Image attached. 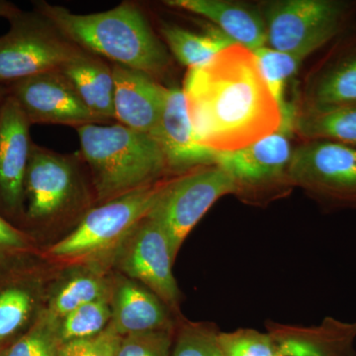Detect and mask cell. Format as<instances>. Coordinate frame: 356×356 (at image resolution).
<instances>
[{
	"mask_svg": "<svg viewBox=\"0 0 356 356\" xmlns=\"http://www.w3.org/2000/svg\"><path fill=\"white\" fill-rule=\"evenodd\" d=\"M184 93L199 144L215 153L250 146L282 126V113L254 53L234 44L188 70Z\"/></svg>",
	"mask_w": 356,
	"mask_h": 356,
	"instance_id": "cell-1",
	"label": "cell"
},
{
	"mask_svg": "<svg viewBox=\"0 0 356 356\" xmlns=\"http://www.w3.org/2000/svg\"><path fill=\"white\" fill-rule=\"evenodd\" d=\"M33 6L72 44L111 64L139 70L156 81L170 67L165 44L134 2L89 14L74 13L47 1H35Z\"/></svg>",
	"mask_w": 356,
	"mask_h": 356,
	"instance_id": "cell-2",
	"label": "cell"
},
{
	"mask_svg": "<svg viewBox=\"0 0 356 356\" xmlns=\"http://www.w3.org/2000/svg\"><path fill=\"white\" fill-rule=\"evenodd\" d=\"M76 130L98 205L156 184L168 170L163 149L151 136L118 123Z\"/></svg>",
	"mask_w": 356,
	"mask_h": 356,
	"instance_id": "cell-3",
	"label": "cell"
},
{
	"mask_svg": "<svg viewBox=\"0 0 356 356\" xmlns=\"http://www.w3.org/2000/svg\"><path fill=\"white\" fill-rule=\"evenodd\" d=\"M166 181L138 189L88 210L72 233L50 248V254L64 261L102 254L125 242L147 217Z\"/></svg>",
	"mask_w": 356,
	"mask_h": 356,
	"instance_id": "cell-4",
	"label": "cell"
},
{
	"mask_svg": "<svg viewBox=\"0 0 356 356\" xmlns=\"http://www.w3.org/2000/svg\"><path fill=\"white\" fill-rule=\"evenodd\" d=\"M353 4L339 0H285L266 10L267 47L304 60L343 34Z\"/></svg>",
	"mask_w": 356,
	"mask_h": 356,
	"instance_id": "cell-5",
	"label": "cell"
},
{
	"mask_svg": "<svg viewBox=\"0 0 356 356\" xmlns=\"http://www.w3.org/2000/svg\"><path fill=\"white\" fill-rule=\"evenodd\" d=\"M0 36V86L62 69L81 53L38 11H22L8 20Z\"/></svg>",
	"mask_w": 356,
	"mask_h": 356,
	"instance_id": "cell-6",
	"label": "cell"
},
{
	"mask_svg": "<svg viewBox=\"0 0 356 356\" xmlns=\"http://www.w3.org/2000/svg\"><path fill=\"white\" fill-rule=\"evenodd\" d=\"M238 189L233 177L222 168H204L166 180L147 217L165 231L173 257L186 236L218 199Z\"/></svg>",
	"mask_w": 356,
	"mask_h": 356,
	"instance_id": "cell-7",
	"label": "cell"
},
{
	"mask_svg": "<svg viewBox=\"0 0 356 356\" xmlns=\"http://www.w3.org/2000/svg\"><path fill=\"white\" fill-rule=\"evenodd\" d=\"M83 163L81 154H60L33 143L25 179L28 220L51 221L81 204Z\"/></svg>",
	"mask_w": 356,
	"mask_h": 356,
	"instance_id": "cell-8",
	"label": "cell"
},
{
	"mask_svg": "<svg viewBox=\"0 0 356 356\" xmlns=\"http://www.w3.org/2000/svg\"><path fill=\"white\" fill-rule=\"evenodd\" d=\"M288 175L332 205L356 207V147L310 140L293 151Z\"/></svg>",
	"mask_w": 356,
	"mask_h": 356,
	"instance_id": "cell-9",
	"label": "cell"
},
{
	"mask_svg": "<svg viewBox=\"0 0 356 356\" xmlns=\"http://www.w3.org/2000/svg\"><path fill=\"white\" fill-rule=\"evenodd\" d=\"M6 88L31 125L47 124L77 129L102 123L89 111L60 70L21 79Z\"/></svg>",
	"mask_w": 356,
	"mask_h": 356,
	"instance_id": "cell-10",
	"label": "cell"
},
{
	"mask_svg": "<svg viewBox=\"0 0 356 356\" xmlns=\"http://www.w3.org/2000/svg\"><path fill=\"white\" fill-rule=\"evenodd\" d=\"M119 259L118 266L130 280L146 285L163 303L177 306L179 290L172 273L175 261L170 241L159 222L146 217L136 227Z\"/></svg>",
	"mask_w": 356,
	"mask_h": 356,
	"instance_id": "cell-11",
	"label": "cell"
},
{
	"mask_svg": "<svg viewBox=\"0 0 356 356\" xmlns=\"http://www.w3.org/2000/svg\"><path fill=\"white\" fill-rule=\"evenodd\" d=\"M30 127L19 105L7 95L0 103V206L10 215L24 212Z\"/></svg>",
	"mask_w": 356,
	"mask_h": 356,
	"instance_id": "cell-12",
	"label": "cell"
},
{
	"mask_svg": "<svg viewBox=\"0 0 356 356\" xmlns=\"http://www.w3.org/2000/svg\"><path fill=\"white\" fill-rule=\"evenodd\" d=\"M111 65L115 120L124 127L154 138L163 114L168 88L145 72Z\"/></svg>",
	"mask_w": 356,
	"mask_h": 356,
	"instance_id": "cell-13",
	"label": "cell"
},
{
	"mask_svg": "<svg viewBox=\"0 0 356 356\" xmlns=\"http://www.w3.org/2000/svg\"><path fill=\"white\" fill-rule=\"evenodd\" d=\"M154 139L165 154L168 170H187L214 163L217 153L196 139L182 89H166L165 106Z\"/></svg>",
	"mask_w": 356,
	"mask_h": 356,
	"instance_id": "cell-14",
	"label": "cell"
},
{
	"mask_svg": "<svg viewBox=\"0 0 356 356\" xmlns=\"http://www.w3.org/2000/svg\"><path fill=\"white\" fill-rule=\"evenodd\" d=\"M289 135L290 131L280 129L243 149L217 153L214 165L228 172L238 184L269 181L289 165L293 154Z\"/></svg>",
	"mask_w": 356,
	"mask_h": 356,
	"instance_id": "cell-15",
	"label": "cell"
},
{
	"mask_svg": "<svg viewBox=\"0 0 356 356\" xmlns=\"http://www.w3.org/2000/svg\"><path fill=\"white\" fill-rule=\"evenodd\" d=\"M110 306L109 327L122 337L172 330L163 302L130 278L116 280L110 294Z\"/></svg>",
	"mask_w": 356,
	"mask_h": 356,
	"instance_id": "cell-16",
	"label": "cell"
},
{
	"mask_svg": "<svg viewBox=\"0 0 356 356\" xmlns=\"http://www.w3.org/2000/svg\"><path fill=\"white\" fill-rule=\"evenodd\" d=\"M165 3L212 21L235 44L254 51L267 44L266 22L259 13L221 0H168Z\"/></svg>",
	"mask_w": 356,
	"mask_h": 356,
	"instance_id": "cell-17",
	"label": "cell"
},
{
	"mask_svg": "<svg viewBox=\"0 0 356 356\" xmlns=\"http://www.w3.org/2000/svg\"><path fill=\"white\" fill-rule=\"evenodd\" d=\"M278 356H355L356 324L327 318L310 330L271 332Z\"/></svg>",
	"mask_w": 356,
	"mask_h": 356,
	"instance_id": "cell-18",
	"label": "cell"
},
{
	"mask_svg": "<svg viewBox=\"0 0 356 356\" xmlns=\"http://www.w3.org/2000/svg\"><path fill=\"white\" fill-rule=\"evenodd\" d=\"M89 111L102 123L114 119V79L111 63L86 51L60 70Z\"/></svg>",
	"mask_w": 356,
	"mask_h": 356,
	"instance_id": "cell-19",
	"label": "cell"
},
{
	"mask_svg": "<svg viewBox=\"0 0 356 356\" xmlns=\"http://www.w3.org/2000/svg\"><path fill=\"white\" fill-rule=\"evenodd\" d=\"M350 106H356V36L325 65L312 92V109Z\"/></svg>",
	"mask_w": 356,
	"mask_h": 356,
	"instance_id": "cell-20",
	"label": "cell"
},
{
	"mask_svg": "<svg viewBox=\"0 0 356 356\" xmlns=\"http://www.w3.org/2000/svg\"><path fill=\"white\" fill-rule=\"evenodd\" d=\"M161 32L172 55L188 70L209 64L218 54L235 44L218 29L197 34L179 26L165 24Z\"/></svg>",
	"mask_w": 356,
	"mask_h": 356,
	"instance_id": "cell-21",
	"label": "cell"
},
{
	"mask_svg": "<svg viewBox=\"0 0 356 356\" xmlns=\"http://www.w3.org/2000/svg\"><path fill=\"white\" fill-rule=\"evenodd\" d=\"M294 128L311 140H330L356 147V106L308 110Z\"/></svg>",
	"mask_w": 356,
	"mask_h": 356,
	"instance_id": "cell-22",
	"label": "cell"
},
{
	"mask_svg": "<svg viewBox=\"0 0 356 356\" xmlns=\"http://www.w3.org/2000/svg\"><path fill=\"white\" fill-rule=\"evenodd\" d=\"M254 53L261 76L266 81L274 99L280 105L282 113V125H293L296 119L294 109L284 99V89L288 79L294 76L304 58L293 54L262 47Z\"/></svg>",
	"mask_w": 356,
	"mask_h": 356,
	"instance_id": "cell-23",
	"label": "cell"
},
{
	"mask_svg": "<svg viewBox=\"0 0 356 356\" xmlns=\"http://www.w3.org/2000/svg\"><path fill=\"white\" fill-rule=\"evenodd\" d=\"M111 290L106 281L95 274H81L65 281L51 300L48 311L62 320L70 312L98 300L109 299Z\"/></svg>",
	"mask_w": 356,
	"mask_h": 356,
	"instance_id": "cell-24",
	"label": "cell"
},
{
	"mask_svg": "<svg viewBox=\"0 0 356 356\" xmlns=\"http://www.w3.org/2000/svg\"><path fill=\"white\" fill-rule=\"evenodd\" d=\"M36 305V292L24 283H14L0 290V346L24 329Z\"/></svg>",
	"mask_w": 356,
	"mask_h": 356,
	"instance_id": "cell-25",
	"label": "cell"
},
{
	"mask_svg": "<svg viewBox=\"0 0 356 356\" xmlns=\"http://www.w3.org/2000/svg\"><path fill=\"white\" fill-rule=\"evenodd\" d=\"M58 325L60 320L44 311L19 339L0 351V356H58L62 344Z\"/></svg>",
	"mask_w": 356,
	"mask_h": 356,
	"instance_id": "cell-26",
	"label": "cell"
},
{
	"mask_svg": "<svg viewBox=\"0 0 356 356\" xmlns=\"http://www.w3.org/2000/svg\"><path fill=\"white\" fill-rule=\"evenodd\" d=\"M111 316L109 299L98 300L79 307L60 320V343L89 339L102 334L108 327Z\"/></svg>",
	"mask_w": 356,
	"mask_h": 356,
	"instance_id": "cell-27",
	"label": "cell"
},
{
	"mask_svg": "<svg viewBox=\"0 0 356 356\" xmlns=\"http://www.w3.org/2000/svg\"><path fill=\"white\" fill-rule=\"evenodd\" d=\"M172 356H226L219 332L205 325L185 324L173 339Z\"/></svg>",
	"mask_w": 356,
	"mask_h": 356,
	"instance_id": "cell-28",
	"label": "cell"
},
{
	"mask_svg": "<svg viewBox=\"0 0 356 356\" xmlns=\"http://www.w3.org/2000/svg\"><path fill=\"white\" fill-rule=\"evenodd\" d=\"M219 341L226 356H278L271 334L254 330L219 332Z\"/></svg>",
	"mask_w": 356,
	"mask_h": 356,
	"instance_id": "cell-29",
	"label": "cell"
},
{
	"mask_svg": "<svg viewBox=\"0 0 356 356\" xmlns=\"http://www.w3.org/2000/svg\"><path fill=\"white\" fill-rule=\"evenodd\" d=\"M172 330H161L122 337L116 356H172Z\"/></svg>",
	"mask_w": 356,
	"mask_h": 356,
	"instance_id": "cell-30",
	"label": "cell"
},
{
	"mask_svg": "<svg viewBox=\"0 0 356 356\" xmlns=\"http://www.w3.org/2000/svg\"><path fill=\"white\" fill-rule=\"evenodd\" d=\"M121 341L108 325L97 336L60 344L58 356H116Z\"/></svg>",
	"mask_w": 356,
	"mask_h": 356,
	"instance_id": "cell-31",
	"label": "cell"
},
{
	"mask_svg": "<svg viewBox=\"0 0 356 356\" xmlns=\"http://www.w3.org/2000/svg\"><path fill=\"white\" fill-rule=\"evenodd\" d=\"M28 247L27 236L0 215V254L22 252Z\"/></svg>",
	"mask_w": 356,
	"mask_h": 356,
	"instance_id": "cell-32",
	"label": "cell"
},
{
	"mask_svg": "<svg viewBox=\"0 0 356 356\" xmlns=\"http://www.w3.org/2000/svg\"><path fill=\"white\" fill-rule=\"evenodd\" d=\"M20 9L11 2L0 0V17L6 18L7 20L14 17L20 13Z\"/></svg>",
	"mask_w": 356,
	"mask_h": 356,
	"instance_id": "cell-33",
	"label": "cell"
},
{
	"mask_svg": "<svg viewBox=\"0 0 356 356\" xmlns=\"http://www.w3.org/2000/svg\"><path fill=\"white\" fill-rule=\"evenodd\" d=\"M8 93H7L6 86H0V103L6 97Z\"/></svg>",
	"mask_w": 356,
	"mask_h": 356,
	"instance_id": "cell-34",
	"label": "cell"
}]
</instances>
